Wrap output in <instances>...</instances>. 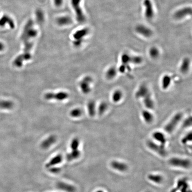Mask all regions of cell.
Listing matches in <instances>:
<instances>
[{"mask_svg":"<svg viewBox=\"0 0 192 192\" xmlns=\"http://www.w3.org/2000/svg\"><path fill=\"white\" fill-rule=\"evenodd\" d=\"M37 34V29L34 28V23L33 20L28 21L24 27L21 39L24 45V52L22 54L17 57L13 61V64L17 67H21L24 61H27L31 58V51L33 46L32 40Z\"/></svg>","mask_w":192,"mask_h":192,"instance_id":"6da1fadb","label":"cell"},{"mask_svg":"<svg viewBox=\"0 0 192 192\" xmlns=\"http://www.w3.org/2000/svg\"><path fill=\"white\" fill-rule=\"evenodd\" d=\"M183 114L181 112L176 113L166 124L164 130L168 134H171L182 119Z\"/></svg>","mask_w":192,"mask_h":192,"instance_id":"7a4b0ae2","label":"cell"},{"mask_svg":"<svg viewBox=\"0 0 192 192\" xmlns=\"http://www.w3.org/2000/svg\"><path fill=\"white\" fill-rule=\"evenodd\" d=\"M81 0H71L72 6L75 10L76 17L79 22L82 23L85 21V17L80 8V4Z\"/></svg>","mask_w":192,"mask_h":192,"instance_id":"3957f363","label":"cell"},{"mask_svg":"<svg viewBox=\"0 0 192 192\" xmlns=\"http://www.w3.org/2000/svg\"><path fill=\"white\" fill-rule=\"evenodd\" d=\"M170 165L173 166L188 168L191 166V162L188 159H182V158L173 157L169 161Z\"/></svg>","mask_w":192,"mask_h":192,"instance_id":"277c9868","label":"cell"},{"mask_svg":"<svg viewBox=\"0 0 192 192\" xmlns=\"http://www.w3.org/2000/svg\"><path fill=\"white\" fill-rule=\"evenodd\" d=\"M93 82V79L90 76L85 77L79 83L80 87L82 92L84 94H88L91 91L90 85Z\"/></svg>","mask_w":192,"mask_h":192,"instance_id":"5b68a950","label":"cell"},{"mask_svg":"<svg viewBox=\"0 0 192 192\" xmlns=\"http://www.w3.org/2000/svg\"><path fill=\"white\" fill-rule=\"evenodd\" d=\"M45 98L47 100L56 99L57 101H63L69 97V94L66 92H59L57 93H49L45 95Z\"/></svg>","mask_w":192,"mask_h":192,"instance_id":"8992f818","label":"cell"},{"mask_svg":"<svg viewBox=\"0 0 192 192\" xmlns=\"http://www.w3.org/2000/svg\"><path fill=\"white\" fill-rule=\"evenodd\" d=\"M147 146L151 150L158 153L162 157H165L166 155V152L165 150V148L159 146L153 141H148Z\"/></svg>","mask_w":192,"mask_h":192,"instance_id":"52a82bcc","label":"cell"},{"mask_svg":"<svg viewBox=\"0 0 192 192\" xmlns=\"http://www.w3.org/2000/svg\"><path fill=\"white\" fill-rule=\"evenodd\" d=\"M151 94L149 88L146 84L140 85L135 93V97L137 99H143L149 94Z\"/></svg>","mask_w":192,"mask_h":192,"instance_id":"ba28073f","label":"cell"},{"mask_svg":"<svg viewBox=\"0 0 192 192\" xmlns=\"http://www.w3.org/2000/svg\"><path fill=\"white\" fill-rule=\"evenodd\" d=\"M144 6L145 7V16L147 19H151L154 15L152 4L150 0H144Z\"/></svg>","mask_w":192,"mask_h":192,"instance_id":"9c48e42d","label":"cell"},{"mask_svg":"<svg viewBox=\"0 0 192 192\" xmlns=\"http://www.w3.org/2000/svg\"><path fill=\"white\" fill-rule=\"evenodd\" d=\"M56 186L58 189L65 192H75L76 191V188L73 186L64 182H58Z\"/></svg>","mask_w":192,"mask_h":192,"instance_id":"30bf717a","label":"cell"},{"mask_svg":"<svg viewBox=\"0 0 192 192\" xmlns=\"http://www.w3.org/2000/svg\"><path fill=\"white\" fill-rule=\"evenodd\" d=\"M62 156L61 154H58L51 158L47 163L46 164V167L49 168L51 167H55L57 165L62 163Z\"/></svg>","mask_w":192,"mask_h":192,"instance_id":"8fae6325","label":"cell"},{"mask_svg":"<svg viewBox=\"0 0 192 192\" xmlns=\"http://www.w3.org/2000/svg\"><path fill=\"white\" fill-rule=\"evenodd\" d=\"M192 9L190 7H186L177 11L174 14V17L177 19H181L187 16L191 15Z\"/></svg>","mask_w":192,"mask_h":192,"instance_id":"7c38bea8","label":"cell"},{"mask_svg":"<svg viewBox=\"0 0 192 192\" xmlns=\"http://www.w3.org/2000/svg\"><path fill=\"white\" fill-rule=\"evenodd\" d=\"M56 141H57V137L55 136H50L42 142L41 144V147L45 150L48 149L53 145Z\"/></svg>","mask_w":192,"mask_h":192,"instance_id":"4fadbf2b","label":"cell"},{"mask_svg":"<svg viewBox=\"0 0 192 192\" xmlns=\"http://www.w3.org/2000/svg\"><path fill=\"white\" fill-rule=\"evenodd\" d=\"M143 102L147 110H153L155 107V103L152 97L151 94H149L146 97H144L143 99Z\"/></svg>","mask_w":192,"mask_h":192,"instance_id":"5bb4252c","label":"cell"},{"mask_svg":"<svg viewBox=\"0 0 192 192\" xmlns=\"http://www.w3.org/2000/svg\"><path fill=\"white\" fill-rule=\"evenodd\" d=\"M136 30L139 34L143 35L144 37H149L152 34L151 30L143 25H139L136 28Z\"/></svg>","mask_w":192,"mask_h":192,"instance_id":"9a60e30c","label":"cell"},{"mask_svg":"<svg viewBox=\"0 0 192 192\" xmlns=\"http://www.w3.org/2000/svg\"><path fill=\"white\" fill-rule=\"evenodd\" d=\"M141 116L143 120L147 124H151L154 121V116L150 110H143L141 112Z\"/></svg>","mask_w":192,"mask_h":192,"instance_id":"2e32d148","label":"cell"},{"mask_svg":"<svg viewBox=\"0 0 192 192\" xmlns=\"http://www.w3.org/2000/svg\"><path fill=\"white\" fill-rule=\"evenodd\" d=\"M177 189L181 192H191L189 189V186L185 179H180L177 183Z\"/></svg>","mask_w":192,"mask_h":192,"instance_id":"e0dca14e","label":"cell"},{"mask_svg":"<svg viewBox=\"0 0 192 192\" xmlns=\"http://www.w3.org/2000/svg\"><path fill=\"white\" fill-rule=\"evenodd\" d=\"M111 166L114 169L121 172L126 171L128 169V166L126 164L117 161L112 162L111 164Z\"/></svg>","mask_w":192,"mask_h":192,"instance_id":"ac0fdd59","label":"cell"},{"mask_svg":"<svg viewBox=\"0 0 192 192\" xmlns=\"http://www.w3.org/2000/svg\"><path fill=\"white\" fill-rule=\"evenodd\" d=\"M152 137L156 141L161 143V146L165 148V144L166 142V139L165 135L162 132H155L152 134Z\"/></svg>","mask_w":192,"mask_h":192,"instance_id":"d6986e66","label":"cell"},{"mask_svg":"<svg viewBox=\"0 0 192 192\" xmlns=\"http://www.w3.org/2000/svg\"><path fill=\"white\" fill-rule=\"evenodd\" d=\"M190 61L188 58H184L180 65L179 70L182 74H186L190 69Z\"/></svg>","mask_w":192,"mask_h":192,"instance_id":"ffe728a7","label":"cell"},{"mask_svg":"<svg viewBox=\"0 0 192 192\" xmlns=\"http://www.w3.org/2000/svg\"><path fill=\"white\" fill-rule=\"evenodd\" d=\"M118 73V70L114 66H111L109 68L105 73V77L109 80H112L116 77Z\"/></svg>","mask_w":192,"mask_h":192,"instance_id":"44dd1931","label":"cell"},{"mask_svg":"<svg viewBox=\"0 0 192 192\" xmlns=\"http://www.w3.org/2000/svg\"><path fill=\"white\" fill-rule=\"evenodd\" d=\"M81 155L79 150H71V151L68 153L66 155V158L68 161H72L78 159Z\"/></svg>","mask_w":192,"mask_h":192,"instance_id":"7402d4cb","label":"cell"},{"mask_svg":"<svg viewBox=\"0 0 192 192\" xmlns=\"http://www.w3.org/2000/svg\"><path fill=\"white\" fill-rule=\"evenodd\" d=\"M123 98V93L121 90L116 89L115 90L112 95V101L115 103H119L121 101Z\"/></svg>","mask_w":192,"mask_h":192,"instance_id":"603a6c76","label":"cell"},{"mask_svg":"<svg viewBox=\"0 0 192 192\" xmlns=\"http://www.w3.org/2000/svg\"><path fill=\"white\" fill-rule=\"evenodd\" d=\"M89 33V29L88 28H84L83 29H80V30L76 32L73 34V37L75 40H82L84 37H85L86 35Z\"/></svg>","mask_w":192,"mask_h":192,"instance_id":"cb8c5ba5","label":"cell"},{"mask_svg":"<svg viewBox=\"0 0 192 192\" xmlns=\"http://www.w3.org/2000/svg\"><path fill=\"white\" fill-rule=\"evenodd\" d=\"M172 79L169 75L163 76L162 80V87L164 90H166L171 84Z\"/></svg>","mask_w":192,"mask_h":192,"instance_id":"d4e9b609","label":"cell"},{"mask_svg":"<svg viewBox=\"0 0 192 192\" xmlns=\"http://www.w3.org/2000/svg\"><path fill=\"white\" fill-rule=\"evenodd\" d=\"M87 109L89 116H94L96 113V105L94 101L90 100L87 104Z\"/></svg>","mask_w":192,"mask_h":192,"instance_id":"484cf974","label":"cell"},{"mask_svg":"<svg viewBox=\"0 0 192 192\" xmlns=\"http://www.w3.org/2000/svg\"><path fill=\"white\" fill-rule=\"evenodd\" d=\"M72 20L71 17L68 16L62 17L57 19V23L60 26H65L72 23Z\"/></svg>","mask_w":192,"mask_h":192,"instance_id":"4316f807","label":"cell"},{"mask_svg":"<svg viewBox=\"0 0 192 192\" xmlns=\"http://www.w3.org/2000/svg\"><path fill=\"white\" fill-rule=\"evenodd\" d=\"M148 178L150 181L157 184L161 183L163 181V177L161 175H157V174H149L148 176Z\"/></svg>","mask_w":192,"mask_h":192,"instance_id":"83f0119b","label":"cell"},{"mask_svg":"<svg viewBox=\"0 0 192 192\" xmlns=\"http://www.w3.org/2000/svg\"><path fill=\"white\" fill-rule=\"evenodd\" d=\"M108 105L105 101L101 102L98 108V112L99 115L101 116L104 114L108 110Z\"/></svg>","mask_w":192,"mask_h":192,"instance_id":"f1b7e54d","label":"cell"},{"mask_svg":"<svg viewBox=\"0 0 192 192\" xmlns=\"http://www.w3.org/2000/svg\"><path fill=\"white\" fill-rule=\"evenodd\" d=\"M13 106V102L10 101H0V108L1 109L10 110Z\"/></svg>","mask_w":192,"mask_h":192,"instance_id":"f546056e","label":"cell"},{"mask_svg":"<svg viewBox=\"0 0 192 192\" xmlns=\"http://www.w3.org/2000/svg\"><path fill=\"white\" fill-rule=\"evenodd\" d=\"M159 53H159L158 49L155 47L151 48L150 49V52H149L150 56L153 59H156L158 58L159 54H160Z\"/></svg>","mask_w":192,"mask_h":192,"instance_id":"4dcf8cb0","label":"cell"},{"mask_svg":"<svg viewBox=\"0 0 192 192\" xmlns=\"http://www.w3.org/2000/svg\"><path fill=\"white\" fill-rule=\"evenodd\" d=\"M83 114V111L81 109L79 108H76L72 110L70 113V115L73 117H78L82 116Z\"/></svg>","mask_w":192,"mask_h":192,"instance_id":"1f68e13d","label":"cell"},{"mask_svg":"<svg viewBox=\"0 0 192 192\" xmlns=\"http://www.w3.org/2000/svg\"><path fill=\"white\" fill-rule=\"evenodd\" d=\"M143 62V59L140 56H131L130 63L134 64H139Z\"/></svg>","mask_w":192,"mask_h":192,"instance_id":"d6a6232c","label":"cell"},{"mask_svg":"<svg viewBox=\"0 0 192 192\" xmlns=\"http://www.w3.org/2000/svg\"><path fill=\"white\" fill-rule=\"evenodd\" d=\"M131 56L127 53H124L121 56V60L122 64L124 65H126L130 63Z\"/></svg>","mask_w":192,"mask_h":192,"instance_id":"836d02e7","label":"cell"},{"mask_svg":"<svg viewBox=\"0 0 192 192\" xmlns=\"http://www.w3.org/2000/svg\"><path fill=\"white\" fill-rule=\"evenodd\" d=\"M80 145V141L78 138H74L70 144V148L71 150H79V146Z\"/></svg>","mask_w":192,"mask_h":192,"instance_id":"e575fe53","label":"cell"},{"mask_svg":"<svg viewBox=\"0 0 192 192\" xmlns=\"http://www.w3.org/2000/svg\"><path fill=\"white\" fill-rule=\"evenodd\" d=\"M36 18L38 23H42L44 19V14L43 12L41 10H37L36 12Z\"/></svg>","mask_w":192,"mask_h":192,"instance_id":"d590c367","label":"cell"},{"mask_svg":"<svg viewBox=\"0 0 192 192\" xmlns=\"http://www.w3.org/2000/svg\"><path fill=\"white\" fill-rule=\"evenodd\" d=\"M192 141V134H191V132H190L183 138L182 140V142L183 144H186L188 141Z\"/></svg>","mask_w":192,"mask_h":192,"instance_id":"8d00e7d4","label":"cell"},{"mask_svg":"<svg viewBox=\"0 0 192 192\" xmlns=\"http://www.w3.org/2000/svg\"><path fill=\"white\" fill-rule=\"evenodd\" d=\"M189 119H187L186 120V121H184V125L185 127H188V126H190L191 125V119H190V120H189Z\"/></svg>","mask_w":192,"mask_h":192,"instance_id":"74e56055","label":"cell"},{"mask_svg":"<svg viewBox=\"0 0 192 192\" xmlns=\"http://www.w3.org/2000/svg\"><path fill=\"white\" fill-rule=\"evenodd\" d=\"M50 171L51 172L53 173H57L60 171V169L58 168L55 167H53L50 168Z\"/></svg>","mask_w":192,"mask_h":192,"instance_id":"f35d334b","label":"cell"},{"mask_svg":"<svg viewBox=\"0 0 192 192\" xmlns=\"http://www.w3.org/2000/svg\"><path fill=\"white\" fill-rule=\"evenodd\" d=\"M63 0H54V3L57 6H59L62 3Z\"/></svg>","mask_w":192,"mask_h":192,"instance_id":"ab89813d","label":"cell"},{"mask_svg":"<svg viewBox=\"0 0 192 192\" xmlns=\"http://www.w3.org/2000/svg\"><path fill=\"white\" fill-rule=\"evenodd\" d=\"M3 48H4L3 45H2V44L0 43V51L2 50L3 49Z\"/></svg>","mask_w":192,"mask_h":192,"instance_id":"60d3db41","label":"cell"},{"mask_svg":"<svg viewBox=\"0 0 192 192\" xmlns=\"http://www.w3.org/2000/svg\"><path fill=\"white\" fill-rule=\"evenodd\" d=\"M103 192V191H102V190H98V191H97V192Z\"/></svg>","mask_w":192,"mask_h":192,"instance_id":"b9f144b4","label":"cell"},{"mask_svg":"<svg viewBox=\"0 0 192 192\" xmlns=\"http://www.w3.org/2000/svg\"></svg>","mask_w":192,"mask_h":192,"instance_id":"7bdbcfd3","label":"cell"}]
</instances>
